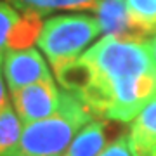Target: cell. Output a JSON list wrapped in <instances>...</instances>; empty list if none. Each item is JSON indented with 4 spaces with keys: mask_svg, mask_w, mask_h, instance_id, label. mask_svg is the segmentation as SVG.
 <instances>
[{
    "mask_svg": "<svg viewBox=\"0 0 156 156\" xmlns=\"http://www.w3.org/2000/svg\"><path fill=\"white\" fill-rule=\"evenodd\" d=\"M82 57L90 64L92 73L89 83L76 97L94 116H106L109 90L116 83L156 73L147 44L142 40L106 35Z\"/></svg>",
    "mask_w": 156,
    "mask_h": 156,
    "instance_id": "obj_1",
    "label": "cell"
},
{
    "mask_svg": "<svg viewBox=\"0 0 156 156\" xmlns=\"http://www.w3.org/2000/svg\"><path fill=\"white\" fill-rule=\"evenodd\" d=\"M94 115L76 95L61 94V102L52 116L23 127L16 149L7 156H62L76 132Z\"/></svg>",
    "mask_w": 156,
    "mask_h": 156,
    "instance_id": "obj_2",
    "label": "cell"
},
{
    "mask_svg": "<svg viewBox=\"0 0 156 156\" xmlns=\"http://www.w3.org/2000/svg\"><path fill=\"white\" fill-rule=\"evenodd\" d=\"M99 31L97 19L87 14L54 16L44 23L38 45L54 68L78 57Z\"/></svg>",
    "mask_w": 156,
    "mask_h": 156,
    "instance_id": "obj_3",
    "label": "cell"
},
{
    "mask_svg": "<svg viewBox=\"0 0 156 156\" xmlns=\"http://www.w3.org/2000/svg\"><path fill=\"white\" fill-rule=\"evenodd\" d=\"M12 102L23 125L52 116L59 109L61 94L54 80H44L12 92Z\"/></svg>",
    "mask_w": 156,
    "mask_h": 156,
    "instance_id": "obj_4",
    "label": "cell"
},
{
    "mask_svg": "<svg viewBox=\"0 0 156 156\" xmlns=\"http://www.w3.org/2000/svg\"><path fill=\"white\" fill-rule=\"evenodd\" d=\"M2 64H4V78L12 92L37 82L52 80L45 59L35 49L5 50Z\"/></svg>",
    "mask_w": 156,
    "mask_h": 156,
    "instance_id": "obj_5",
    "label": "cell"
},
{
    "mask_svg": "<svg viewBox=\"0 0 156 156\" xmlns=\"http://www.w3.org/2000/svg\"><path fill=\"white\" fill-rule=\"evenodd\" d=\"M128 144L132 156H156V95L134 118Z\"/></svg>",
    "mask_w": 156,
    "mask_h": 156,
    "instance_id": "obj_6",
    "label": "cell"
},
{
    "mask_svg": "<svg viewBox=\"0 0 156 156\" xmlns=\"http://www.w3.org/2000/svg\"><path fill=\"white\" fill-rule=\"evenodd\" d=\"M94 11L101 31L104 35L137 40L134 37L132 26H130L125 0H97Z\"/></svg>",
    "mask_w": 156,
    "mask_h": 156,
    "instance_id": "obj_7",
    "label": "cell"
},
{
    "mask_svg": "<svg viewBox=\"0 0 156 156\" xmlns=\"http://www.w3.org/2000/svg\"><path fill=\"white\" fill-rule=\"evenodd\" d=\"M106 146V123L90 120L76 132L62 156H97Z\"/></svg>",
    "mask_w": 156,
    "mask_h": 156,
    "instance_id": "obj_8",
    "label": "cell"
},
{
    "mask_svg": "<svg viewBox=\"0 0 156 156\" xmlns=\"http://www.w3.org/2000/svg\"><path fill=\"white\" fill-rule=\"evenodd\" d=\"M42 28H44L42 14L33 11H23V14H19L16 26L11 31L9 44H7L5 50L30 49V45H33L38 40Z\"/></svg>",
    "mask_w": 156,
    "mask_h": 156,
    "instance_id": "obj_9",
    "label": "cell"
},
{
    "mask_svg": "<svg viewBox=\"0 0 156 156\" xmlns=\"http://www.w3.org/2000/svg\"><path fill=\"white\" fill-rule=\"evenodd\" d=\"M130 26L137 40L156 33V0H125Z\"/></svg>",
    "mask_w": 156,
    "mask_h": 156,
    "instance_id": "obj_10",
    "label": "cell"
},
{
    "mask_svg": "<svg viewBox=\"0 0 156 156\" xmlns=\"http://www.w3.org/2000/svg\"><path fill=\"white\" fill-rule=\"evenodd\" d=\"M12 7L33 11L42 16L52 11H94L97 0H9Z\"/></svg>",
    "mask_w": 156,
    "mask_h": 156,
    "instance_id": "obj_11",
    "label": "cell"
},
{
    "mask_svg": "<svg viewBox=\"0 0 156 156\" xmlns=\"http://www.w3.org/2000/svg\"><path fill=\"white\" fill-rule=\"evenodd\" d=\"M23 132V123L17 116L16 109L7 104L0 111V156L11 154L16 149Z\"/></svg>",
    "mask_w": 156,
    "mask_h": 156,
    "instance_id": "obj_12",
    "label": "cell"
},
{
    "mask_svg": "<svg viewBox=\"0 0 156 156\" xmlns=\"http://www.w3.org/2000/svg\"><path fill=\"white\" fill-rule=\"evenodd\" d=\"M17 19L19 12L16 11V7H12L7 2H0V56H4L5 52L11 31L16 26Z\"/></svg>",
    "mask_w": 156,
    "mask_h": 156,
    "instance_id": "obj_13",
    "label": "cell"
},
{
    "mask_svg": "<svg viewBox=\"0 0 156 156\" xmlns=\"http://www.w3.org/2000/svg\"><path fill=\"white\" fill-rule=\"evenodd\" d=\"M97 156H132L130 144H128V134H123L113 140L111 144L102 147Z\"/></svg>",
    "mask_w": 156,
    "mask_h": 156,
    "instance_id": "obj_14",
    "label": "cell"
},
{
    "mask_svg": "<svg viewBox=\"0 0 156 156\" xmlns=\"http://www.w3.org/2000/svg\"><path fill=\"white\" fill-rule=\"evenodd\" d=\"M146 44H147V49H149L151 59H153V62L156 64V37L153 40H149V42H146Z\"/></svg>",
    "mask_w": 156,
    "mask_h": 156,
    "instance_id": "obj_15",
    "label": "cell"
}]
</instances>
